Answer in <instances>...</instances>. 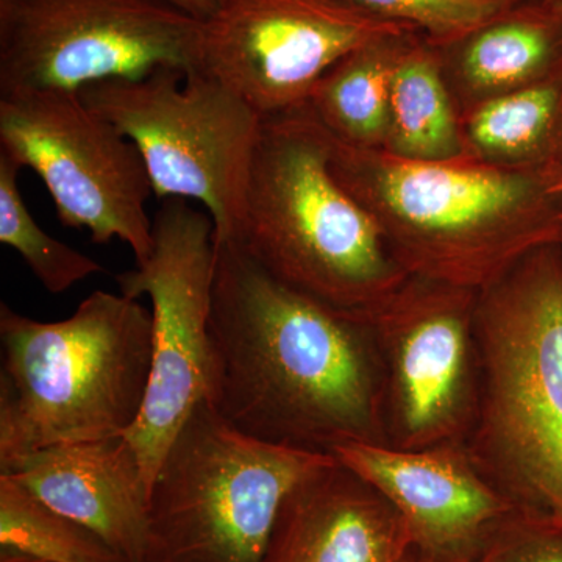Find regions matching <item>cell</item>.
Here are the masks:
<instances>
[{
    "label": "cell",
    "mask_w": 562,
    "mask_h": 562,
    "mask_svg": "<svg viewBox=\"0 0 562 562\" xmlns=\"http://www.w3.org/2000/svg\"><path fill=\"white\" fill-rule=\"evenodd\" d=\"M209 401L258 441L335 453L386 443L383 369L364 316L294 290L216 239Z\"/></svg>",
    "instance_id": "cell-1"
},
{
    "label": "cell",
    "mask_w": 562,
    "mask_h": 562,
    "mask_svg": "<svg viewBox=\"0 0 562 562\" xmlns=\"http://www.w3.org/2000/svg\"><path fill=\"white\" fill-rule=\"evenodd\" d=\"M330 166L412 277L480 292L562 236L560 172L402 160L335 138Z\"/></svg>",
    "instance_id": "cell-2"
},
{
    "label": "cell",
    "mask_w": 562,
    "mask_h": 562,
    "mask_svg": "<svg viewBox=\"0 0 562 562\" xmlns=\"http://www.w3.org/2000/svg\"><path fill=\"white\" fill-rule=\"evenodd\" d=\"M479 405L464 447L528 516L562 524V246L546 244L479 292Z\"/></svg>",
    "instance_id": "cell-3"
},
{
    "label": "cell",
    "mask_w": 562,
    "mask_h": 562,
    "mask_svg": "<svg viewBox=\"0 0 562 562\" xmlns=\"http://www.w3.org/2000/svg\"><path fill=\"white\" fill-rule=\"evenodd\" d=\"M331 147L308 105L262 117L232 241L294 290L366 316L409 276L333 176Z\"/></svg>",
    "instance_id": "cell-4"
},
{
    "label": "cell",
    "mask_w": 562,
    "mask_h": 562,
    "mask_svg": "<svg viewBox=\"0 0 562 562\" xmlns=\"http://www.w3.org/2000/svg\"><path fill=\"white\" fill-rule=\"evenodd\" d=\"M0 471L58 446L124 435L138 420L151 362V312L95 291L65 321L0 303Z\"/></svg>",
    "instance_id": "cell-5"
},
{
    "label": "cell",
    "mask_w": 562,
    "mask_h": 562,
    "mask_svg": "<svg viewBox=\"0 0 562 562\" xmlns=\"http://www.w3.org/2000/svg\"><path fill=\"white\" fill-rule=\"evenodd\" d=\"M335 458L258 441L199 403L151 483L146 562H261L286 495Z\"/></svg>",
    "instance_id": "cell-6"
},
{
    "label": "cell",
    "mask_w": 562,
    "mask_h": 562,
    "mask_svg": "<svg viewBox=\"0 0 562 562\" xmlns=\"http://www.w3.org/2000/svg\"><path fill=\"white\" fill-rule=\"evenodd\" d=\"M79 94L138 147L154 195L201 202L214 238H235L260 138L257 111L220 81L177 68L101 81Z\"/></svg>",
    "instance_id": "cell-7"
},
{
    "label": "cell",
    "mask_w": 562,
    "mask_h": 562,
    "mask_svg": "<svg viewBox=\"0 0 562 562\" xmlns=\"http://www.w3.org/2000/svg\"><path fill=\"white\" fill-rule=\"evenodd\" d=\"M201 21L166 0H0V94L192 72Z\"/></svg>",
    "instance_id": "cell-8"
},
{
    "label": "cell",
    "mask_w": 562,
    "mask_h": 562,
    "mask_svg": "<svg viewBox=\"0 0 562 562\" xmlns=\"http://www.w3.org/2000/svg\"><path fill=\"white\" fill-rule=\"evenodd\" d=\"M0 154L40 177L65 227L83 228L98 244L121 239L136 265L149 258L154 188L146 162L79 92L0 94Z\"/></svg>",
    "instance_id": "cell-9"
},
{
    "label": "cell",
    "mask_w": 562,
    "mask_h": 562,
    "mask_svg": "<svg viewBox=\"0 0 562 562\" xmlns=\"http://www.w3.org/2000/svg\"><path fill=\"white\" fill-rule=\"evenodd\" d=\"M214 233L209 213L166 199L154 220L149 258L116 276L121 294L147 295L151 303L149 386L138 420L124 432L149 487L177 432L209 397Z\"/></svg>",
    "instance_id": "cell-10"
},
{
    "label": "cell",
    "mask_w": 562,
    "mask_h": 562,
    "mask_svg": "<svg viewBox=\"0 0 562 562\" xmlns=\"http://www.w3.org/2000/svg\"><path fill=\"white\" fill-rule=\"evenodd\" d=\"M476 299L409 276L366 314L382 361L387 446L464 443L479 405Z\"/></svg>",
    "instance_id": "cell-11"
},
{
    "label": "cell",
    "mask_w": 562,
    "mask_h": 562,
    "mask_svg": "<svg viewBox=\"0 0 562 562\" xmlns=\"http://www.w3.org/2000/svg\"><path fill=\"white\" fill-rule=\"evenodd\" d=\"M408 27L353 0H217L201 21L192 72L220 81L261 117L273 116L306 105L344 55Z\"/></svg>",
    "instance_id": "cell-12"
},
{
    "label": "cell",
    "mask_w": 562,
    "mask_h": 562,
    "mask_svg": "<svg viewBox=\"0 0 562 562\" xmlns=\"http://www.w3.org/2000/svg\"><path fill=\"white\" fill-rule=\"evenodd\" d=\"M333 454L397 509L413 549L431 562H479L517 512L464 443L422 450L349 443Z\"/></svg>",
    "instance_id": "cell-13"
},
{
    "label": "cell",
    "mask_w": 562,
    "mask_h": 562,
    "mask_svg": "<svg viewBox=\"0 0 562 562\" xmlns=\"http://www.w3.org/2000/svg\"><path fill=\"white\" fill-rule=\"evenodd\" d=\"M0 475L90 528L128 562H146L150 487L124 435L47 447Z\"/></svg>",
    "instance_id": "cell-14"
},
{
    "label": "cell",
    "mask_w": 562,
    "mask_h": 562,
    "mask_svg": "<svg viewBox=\"0 0 562 562\" xmlns=\"http://www.w3.org/2000/svg\"><path fill=\"white\" fill-rule=\"evenodd\" d=\"M412 550L397 509L335 458L286 495L261 562H401Z\"/></svg>",
    "instance_id": "cell-15"
},
{
    "label": "cell",
    "mask_w": 562,
    "mask_h": 562,
    "mask_svg": "<svg viewBox=\"0 0 562 562\" xmlns=\"http://www.w3.org/2000/svg\"><path fill=\"white\" fill-rule=\"evenodd\" d=\"M435 49L462 117L560 68L562 10L549 0H520Z\"/></svg>",
    "instance_id": "cell-16"
},
{
    "label": "cell",
    "mask_w": 562,
    "mask_h": 562,
    "mask_svg": "<svg viewBox=\"0 0 562 562\" xmlns=\"http://www.w3.org/2000/svg\"><path fill=\"white\" fill-rule=\"evenodd\" d=\"M464 158L517 171L562 173V65L461 117Z\"/></svg>",
    "instance_id": "cell-17"
},
{
    "label": "cell",
    "mask_w": 562,
    "mask_h": 562,
    "mask_svg": "<svg viewBox=\"0 0 562 562\" xmlns=\"http://www.w3.org/2000/svg\"><path fill=\"white\" fill-rule=\"evenodd\" d=\"M417 33L408 27L376 36L321 77L306 105L333 138L360 149L383 150L392 76Z\"/></svg>",
    "instance_id": "cell-18"
},
{
    "label": "cell",
    "mask_w": 562,
    "mask_h": 562,
    "mask_svg": "<svg viewBox=\"0 0 562 562\" xmlns=\"http://www.w3.org/2000/svg\"><path fill=\"white\" fill-rule=\"evenodd\" d=\"M383 151L422 162L464 158L460 113L443 80L435 44L422 32L392 76Z\"/></svg>",
    "instance_id": "cell-19"
},
{
    "label": "cell",
    "mask_w": 562,
    "mask_h": 562,
    "mask_svg": "<svg viewBox=\"0 0 562 562\" xmlns=\"http://www.w3.org/2000/svg\"><path fill=\"white\" fill-rule=\"evenodd\" d=\"M0 550L40 562H128L101 536L0 475Z\"/></svg>",
    "instance_id": "cell-20"
},
{
    "label": "cell",
    "mask_w": 562,
    "mask_h": 562,
    "mask_svg": "<svg viewBox=\"0 0 562 562\" xmlns=\"http://www.w3.org/2000/svg\"><path fill=\"white\" fill-rule=\"evenodd\" d=\"M21 166L0 154V243L21 255L33 276L52 294L105 272L88 255L52 238L33 220L20 190Z\"/></svg>",
    "instance_id": "cell-21"
},
{
    "label": "cell",
    "mask_w": 562,
    "mask_h": 562,
    "mask_svg": "<svg viewBox=\"0 0 562 562\" xmlns=\"http://www.w3.org/2000/svg\"><path fill=\"white\" fill-rule=\"evenodd\" d=\"M362 9L446 43L472 31L520 0H353Z\"/></svg>",
    "instance_id": "cell-22"
},
{
    "label": "cell",
    "mask_w": 562,
    "mask_h": 562,
    "mask_svg": "<svg viewBox=\"0 0 562 562\" xmlns=\"http://www.w3.org/2000/svg\"><path fill=\"white\" fill-rule=\"evenodd\" d=\"M479 562H562V524L516 512Z\"/></svg>",
    "instance_id": "cell-23"
},
{
    "label": "cell",
    "mask_w": 562,
    "mask_h": 562,
    "mask_svg": "<svg viewBox=\"0 0 562 562\" xmlns=\"http://www.w3.org/2000/svg\"><path fill=\"white\" fill-rule=\"evenodd\" d=\"M195 20L203 21L216 9L217 0H166Z\"/></svg>",
    "instance_id": "cell-24"
},
{
    "label": "cell",
    "mask_w": 562,
    "mask_h": 562,
    "mask_svg": "<svg viewBox=\"0 0 562 562\" xmlns=\"http://www.w3.org/2000/svg\"><path fill=\"white\" fill-rule=\"evenodd\" d=\"M0 562H40L25 557V554L10 552V550H0Z\"/></svg>",
    "instance_id": "cell-25"
},
{
    "label": "cell",
    "mask_w": 562,
    "mask_h": 562,
    "mask_svg": "<svg viewBox=\"0 0 562 562\" xmlns=\"http://www.w3.org/2000/svg\"><path fill=\"white\" fill-rule=\"evenodd\" d=\"M401 562H431L430 560H427V558L422 557L419 552H416V550H412L408 554H406L405 558Z\"/></svg>",
    "instance_id": "cell-26"
},
{
    "label": "cell",
    "mask_w": 562,
    "mask_h": 562,
    "mask_svg": "<svg viewBox=\"0 0 562 562\" xmlns=\"http://www.w3.org/2000/svg\"><path fill=\"white\" fill-rule=\"evenodd\" d=\"M549 2L562 10V0H549Z\"/></svg>",
    "instance_id": "cell-27"
},
{
    "label": "cell",
    "mask_w": 562,
    "mask_h": 562,
    "mask_svg": "<svg viewBox=\"0 0 562 562\" xmlns=\"http://www.w3.org/2000/svg\"><path fill=\"white\" fill-rule=\"evenodd\" d=\"M560 244H561V246H562V236H561V239H560Z\"/></svg>",
    "instance_id": "cell-28"
}]
</instances>
